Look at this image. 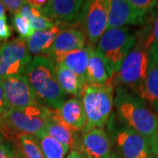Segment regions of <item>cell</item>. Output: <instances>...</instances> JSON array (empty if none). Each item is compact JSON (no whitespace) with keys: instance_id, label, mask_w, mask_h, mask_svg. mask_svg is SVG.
<instances>
[{"instance_id":"cell-20","label":"cell","mask_w":158,"mask_h":158,"mask_svg":"<svg viewBox=\"0 0 158 158\" xmlns=\"http://www.w3.org/2000/svg\"><path fill=\"white\" fill-rule=\"evenodd\" d=\"M57 82L63 92L68 96L81 98L87 84L77 75L64 67L61 63H56Z\"/></svg>"},{"instance_id":"cell-21","label":"cell","mask_w":158,"mask_h":158,"mask_svg":"<svg viewBox=\"0 0 158 158\" xmlns=\"http://www.w3.org/2000/svg\"><path fill=\"white\" fill-rule=\"evenodd\" d=\"M61 27L55 25L51 29L46 31L34 32L27 40V46L31 56H47L50 50L57 34L60 33Z\"/></svg>"},{"instance_id":"cell-11","label":"cell","mask_w":158,"mask_h":158,"mask_svg":"<svg viewBox=\"0 0 158 158\" xmlns=\"http://www.w3.org/2000/svg\"><path fill=\"white\" fill-rule=\"evenodd\" d=\"M114 140L122 158H157L148 141L127 127L115 130Z\"/></svg>"},{"instance_id":"cell-23","label":"cell","mask_w":158,"mask_h":158,"mask_svg":"<svg viewBox=\"0 0 158 158\" xmlns=\"http://www.w3.org/2000/svg\"><path fill=\"white\" fill-rule=\"evenodd\" d=\"M19 148L27 158H45L35 137L29 135H18Z\"/></svg>"},{"instance_id":"cell-17","label":"cell","mask_w":158,"mask_h":158,"mask_svg":"<svg viewBox=\"0 0 158 158\" xmlns=\"http://www.w3.org/2000/svg\"><path fill=\"white\" fill-rule=\"evenodd\" d=\"M45 133L59 141L63 146L68 148L70 151L76 149L80 139V135H78L77 132H75L63 124L57 118L54 110L46 121Z\"/></svg>"},{"instance_id":"cell-37","label":"cell","mask_w":158,"mask_h":158,"mask_svg":"<svg viewBox=\"0 0 158 158\" xmlns=\"http://www.w3.org/2000/svg\"><path fill=\"white\" fill-rule=\"evenodd\" d=\"M2 140H3V136H2V135L0 134V145L2 144Z\"/></svg>"},{"instance_id":"cell-33","label":"cell","mask_w":158,"mask_h":158,"mask_svg":"<svg viewBox=\"0 0 158 158\" xmlns=\"http://www.w3.org/2000/svg\"><path fill=\"white\" fill-rule=\"evenodd\" d=\"M70 152L72 153V155H73L74 158H87L86 156H85L84 155H82L81 153L77 152V151H76V150L70 151Z\"/></svg>"},{"instance_id":"cell-19","label":"cell","mask_w":158,"mask_h":158,"mask_svg":"<svg viewBox=\"0 0 158 158\" xmlns=\"http://www.w3.org/2000/svg\"><path fill=\"white\" fill-rule=\"evenodd\" d=\"M107 65L95 48H91L90 59L86 69L87 85H104L113 79Z\"/></svg>"},{"instance_id":"cell-24","label":"cell","mask_w":158,"mask_h":158,"mask_svg":"<svg viewBox=\"0 0 158 158\" xmlns=\"http://www.w3.org/2000/svg\"><path fill=\"white\" fill-rule=\"evenodd\" d=\"M11 20H12L13 27L19 33L21 39L27 40L33 34L34 32L31 28V26L29 24L28 20L22 17L19 13L12 15Z\"/></svg>"},{"instance_id":"cell-30","label":"cell","mask_w":158,"mask_h":158,"mask_svg":"<svg viewBox=\"0 0 158 158\" xmlns=\"http://www.w3.org/2000/svg\"><path fill=\"white\" fill-rule=\"evenodd\" d=\"M152 40L153 43L158 46V14L155 18L152 27Z\"/></svg>"},{"instance_id":"cell-2","label":"cell","mask_w":158,"mask_h":158,"mask_svg":"<svg viewBox=\"0 0 158 158\" xmlns=\"http://www.w3.org/2000/svg\"><path fill=\"white\" fill-rule=\"evenodd\" d=\"M24 76L36 93L40 104L56 110L67 100L56 75V63L45 56H34Z\"/></svg>"},{"instance_id":"cell-1","label":"cell","mask_w":158,"mask_h":158,"mask_svg":"<svg viewBox=\"0 0 158 158\" xmlns=\"http://www.w3.org/2000/svg\"><path fill=\"white\" fill-rule=\"evenodd\" d=\"M114 106L121 122L144 137L158 158V116L140 97L115 86Z\"/></svg>"},{"instance_id":"cell-34","label":"cell","mask_w":158,"mask_h":158,"mask_svg":"<svg viewBox=\"0 0 158 158\" xmlns=\"http://www.w3.org/2000/svg\"><path fill=\"white\" fill-rule=\"evenodd\" d=\"M15 158H27V157L24 156V154L21 152V150H20L19 148H18L17 150H16V154H15Z\"/></svg>"},{"instance_id":"cell-35","label":"cell","mask_w":158,"mask_h":158,"mask_svg":"<svg viewBox=\"0 0 158 158\" xmlns=\"http://www.w3.org/2000/svg\"><path fill=\"white\" fill-rule=\"evenodd\" d=\"M1 59H2V46L0 45V62H1Z\"/></svg>"},{"instance_id":"cell-32","label":"cell","mask_w":158,"mask_h":158,"mask_svg":"<svg viewBox=\"0 0 158 158\" xmlns=\"http://www.w3.org/2000/svg\"><path fill=\"white\" fill-rule=\"evenodd\" d=\"M6 7H5V6L3 5L2 1H0V18L6 16Z\"/></svg>"},{"instance_id":"cell-8","label":"cell","mask_w":158,"mask_h":158,"mask_svg":"<svg viewBox=\"0 0 158 158\" xmlns=\"http://www.w3.org/2000/svg\"><path fill=\"white\" fill-rule=\"evenodd\" d=\"M32 59L26 40L19 37L5 42L2 46L0 80L24 74Z\"/></svg>"},{"instance_id":"cell-29","label":"cell","mask_w":158,"mask_h":158,"mask_svg":"<svg viewBox=\"0 0 158 158\" xmlns=\"http://www.w3.org/2000/svg\"><path fill=\"white\" fill-rule=\"evenodd\" d=\"M16 149L9 141H6L0 145V158H15Z\"/></svg>"},{"instance_id":"cell-28","label":"cell","mask_w":158,"mask_h":158,"mask_svg":"<svg viewBox=\"0 0 158 158\" xmlns=\"http://www.w3.org/2000/svg\"><path fill=\"white\" fill-rule=\"evenodd\" d=\"M12 28L7 22V17L0 18V40H7L11 36Z\"/></svg>"},{"instance_id":"cell-5","label":"cell","mask_w":158,"mask_h":158,"mask_svg":"<svg viewBox=\"0 0 158 158\" xmlns=\"http://www.w3.org/2000/svg\"><path fill=\"white\" fill-rule=\"evenodd\" d=\"M136 40V36L131 34L127 27L107 29L99 39L96 51L106 62L113 77L118 72Z\"/></svg>"},{"instance_id":"cell-26","label":"cell","mask_w":158,"mask_h":158,"mask_svg":"<svg viewBox=\"0 0 158 158\" xmlns=\"http://www.w3.org/2000/svg\"><path fill=\"white\" fill-rule=\"evenodd\" d=\"M30 26L34 33V32L46 31V30L51 29L55 26V24L53 23V21H51L48 18L46 17L45 15H42L41 17L34 19L32 22H30Z\"/></svg>"},{"instance_id":"cell-27","label":"cell","mask_w":158,"mask_h":158,"mask_svg":"<svg viewBox=\"0 0 158 158\" xmlns=\"http://www.w3.org/2000/svg\"><path fill=\"white\" fill-rule=\"evenodd\" d=\"M6 9L12 15L17 14L21 10L22 6L26 4V1L23 0H4L2 1Z\"/></svg>"},{"instance_id":"cell-16","label":"cell","mask_w":158,"mask_h":158,"mask_svg":"<svg viewBox=\"0 0 158 158\" xmlns=\"http://www.w3.org/2000/svg\"><path fill=\"white\" fill-rule=\"evenodd\" d=\"M143 100L158 116V46L152 44L148 49V65Z\"/></svg>"},{"instance_id":"cell-18","label":"cell","mask_w":158,"mask_h":158,"mask_svg":"<svg viewBox=\"0 0 158 158\" xmlns=\"http://www.w3.org/2000/svg\"><path fill=\"white\" fill-rule=\"evenodd\" d=\"M90 47L83 49H77L63 54L54 59L55 63H61L64 67L77 75L87 84L86 80V69L90 59Z\"/></svg>"},{"instance_id":"cell-14","label":"cell","mask_w":158,"mask_h":158,"mask_svg":"<svg viewBox=\"0 0 158 158\" xmlns=\"http://www.w3.org/2000/svg\"><path fill=\"white\" fill-rule=\"evenodd\" d=\"M86 40L85 32L82 29L70 27L62 30L57 34L50 50L46 56L54 61L55 58L63 54L77 49H83L85 48Z\"/></svg>"},{"instance_id":"cell-15","label":"cell","mask_w":158,"mask_h":158,"mask_svg":"<svg viewBox=\"0 0 158 158\" xmlns=\"http://www.w3.org/2000/svg\"><path fill=\"white\" fill-rule=\"evenodd\" d=\"M54 112L62 123L75 132L85 129L87 118L82 100L77 98H70Z\"/></svg>"},{"instance_id":"cell-25","label":"cell","mask_w":158,"mask_h":158,"mask_svg":"<svg viewBox=\"0 0 158 158\" xmlns=\"http://www.w3.org/2000/svg\"><path fill=\"white\" fill-rule=\"evenodd\" d=\"M131 6L135 8L141 14L148 17L153 14V11L158 8V1L156 0H127Z\"/></svg>"},{"instance_id":"cell-6","label":"cell","mask_w":158,"mask_h":158,"mask_svg":"<svg viewBox=\"0 0 158 158\" xmlns=\"http://www.w3.org/2000/svg\"><path fill=\"white\" fill-rule=\"evenodd\" d=\"M52 112V109L37 103L21 109H10L3 119L10 131L36 137L45 132L46 121Z\"/></svg>"},{"instance_id":"cell-4","label":"cell","mask_w":158,"mask_h":158,"mask_svg":"<svg viewBox=\"0 0 158 158\" xmlns=\"http://www.w3.org/2000/svg\"><path fill=\"white\" fill-rule=\"evenodd\" d=\"M82 103L87 118V124L83 131L103 128L114 106L113 79L104 85H86L82 95Z\"/></svg>"},{"instance_id":"cell-3","label":"cell","mask_w":158,"mask_h":158,"mask_svg":"<svg viewBox=\"0 0 158 158\" xmlns=\"http://www.w3.org/2000/svg\"><path fill=\"white\" fill-rule=\"evenodd\" d=\"M148 49L149 48L143 41L136 40L135 47L122 62L118 72L113 76L114 87L121 86L143 99L148 65Z\"/></svg>"},{"instance_id":"cell-31","label":"cell","mask_w":158,"mask_h":158,"mask_svg":"<svg viewBox=\"0 0 158 158\" xmlns=\"http://www.w3.org/2000/svg\"><path fill=\"white\" fill-rule=\"evenodd\" d=\"M27 3L36 7V8H39L40 10H42L44 8V6L47 5L48 1L47 0H28V1H27Z\"/></svg>"},{"instance_id":"cell-36","label":"cell","mask_w":158,"mask_h":158,"mask_svg":"<svg viewBox=\"0 0 158 158\" xmlns=\"http://www.w3.org/2000/svg\"><path fill=\"white\" fill-rule=\"evenodd\" d=\"M66 158H74L73 155H72V153H71V152L69 153L68 156H67V157H66Z\"/></svg>"},{"instance_id":"cell-22","label":"cell","mask_w":158,"mask_h":158,"mask_svg":"<svg viewBox=\"0 0 158 158\" xmlns=\"http://www.w3.org/2000/svg\"><path fill=\"white\" fill-rule=\"evenodd\" d=\"M35 139L45 158H66L69 151L68 148L47 135L45 132L36 136Z\"/></svg>"},{"instance_id":"cell-13","label":"cell","mask_w":158,"mask_h":158,"mask_svg":"<svg viewBox=\"0 0 158 158\" xmlns=\"http://www.w3.org/2000/svg\"><path fill=\"white\" fill-rule=\"evenodd\" d=\"M107 29L126 27V26H141L147 22V16L134 8L127 0H108Z\"/></svg>"},{"instance_id":"cell-9","label":"cell","mask_w":158,"mask_h":158,"mask_svg":"<svg viewBox=\"0 0 158 158\" xmlns=\"http://www.w3.org/2000/svg\"><path fill=\"white\" fill-rule=\"evenodd\" d=\"M75 150L87 158H117L112 141L103 128L83 131Z\"/></svg>"},{"instance_id":"cell-7","label":"cell","mask_w":158,"mask_h":158,"mask_svg":"<svg viewBox=\"0 0 158 158\" xmlns=\"http://www.w3.org/2000/svg\"><path fill=\"white\" fill-rule=\"evenodd\" d=\"M108 9V0L85 2L80 24L90 48H94V46L107 30Z\"/></svg>"},{"instance_id":"cell-10","label":"cell","mask_w":158,"mask_h":158,"mask_svg":"<svg viewBox=\"0 0 158 158\" xmlns=\"http://www.w3.org/2000/svg\"><path fill=\"white\" fill-rule=\"evenodd\" d=\"M1 81L10 109H21L39 103L35 91L24 75L12 76Z\"/></svg>"},{"instance_id":"cell-12","label":"cell","mask_w":158,"mask_h":158,"mask_svg":"<svg viewBox=\"0 0 158 158\" xmlns=\"http://www.w3.org/2000/svg\"><path fill=\"white\" fill-rule=\"evenodd\" d=\"M85 1L81 0H49L41 10L55 25L77 26L81 22Z\"/></svg>"}]
</instances>
